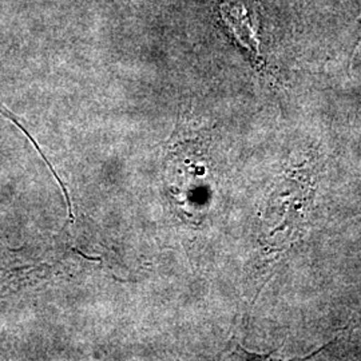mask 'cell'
I'll return each mask as SVG.
<instances>
[{
    "mask_svg": "<svg viewBox=\"0 0 361 361\" xmlns=\"http://www.w3.org/2000/svg\"><path fill=\"white\" fill-rule=\"evenodd\" d=\"M0 114L3 116H6V118H8L11 122H13V123L19 128V129H22L25 133H26L27 135H28V138H30L31 141H34V140H32V137H31V135L27 133L26 129L23 128V125L19 122V119H18L16 116H13V113H11V111H10L4 104H1V102H0Z\"/></svg>",
    "mask_w": 361,
    "mask_h": 361,
    "instance_id": "3957f363",
    "label": "cell"
},
{
    "mask_svg": "<svg viewBox=\"0 0 361 361\" xmlns=\"http://www.w3.org/2000/svg\"><path fill=\"white\" fill-rule=\"evenodd\" d=\"M310 186L296 178H284L271 198V234H283L284 243L300 229L310 207Z\"/></svg>",
    "mask_w": 361,
    "mask_h": 361,
    "instance_id": "6da1fadb",
    "label": "cell"
},
{
    "mask_svg": "<svg viewBox=\"0 0 361 361\" xmlns=\"http://www.w3.org/2000/svg\"><path fill=\"white\" fill-rule=\"evenodd\" d=\"M219 13L222 23L237 44H240L255 62L261 63L255 16L249 10L245 0H219Z\"/></svg>",
    "mask_w": 361,
    "mask_h": 361,
    "instance_id": "7a4b0ae2",
    "label": "cell"
},
{
    "mask_svg": "<svg viewBox=\"0 0 361 361\" xmlns=\"http://www.w3.org/2000/svg\"><path fill=\"white\" fill-rule=\"evenodd\" d=\"M355 35H356V39H355L353 47H357L361 42V16L360 19L357 20V26H356V30H355Z\"/></svg>",
    "mask_w": 361,
    "mask_h": 361,
    "instance_id": "277c9868",
    "label": "cell"
}]
</instances>
